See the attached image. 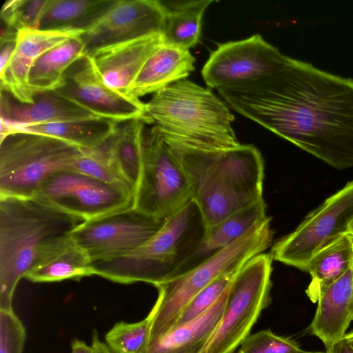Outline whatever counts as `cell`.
Instances as JSON below:
<instances>
[{
  "label": "cell",
  "instance_id": "1",
  "mask_svg": "<svg viewBox=\"0 0 353 353\" xmlns=\"http://www.w3.org/2000/svg\"><path fill=\"white\" fill-rule=\"evenodd\" d=\"M236 112L336 169L353 167V79L288 57L276 72L217 89Z\"/></svg>",
  "mask_w": 353,
  "mask_h": 353
},
{
  "label": "cell",
  "instance_id": "2",
  "mask_svg": "<svg viewBox=\"0 0 353 353\" xmlns=\"http://www.w3.org/2000/svg\"><path fill=\"white\" fill-rule=\"evenodd\" d=\"M168 145L189 180L207 227L263 199L264 163L255 146L205 150Z\"/></svg>",
  "mask_w": 353,
  "mask_h": 353
},
{
  "label": "cell",
  "instance_id": "3",
  "mask_svg": "<svg viewBox=\"0 0 353 353\" xmlns=\"http://www.w3.org/2000/svg\"><path fill=\"white\" fill-rule=\"evenodd\" d=\"M145 111L170 145L214 150L241 145L228 106L210 90L190 80L155 92L145 103Z\"/></svg>",
  "mask_w": 353,
  "mask_h": 353
},
{
  "label": "cell",
  "instance_id": "4",
  "mask_svg": "<svg viewBox=\"0 0 353 353\" xmlns=\"http://www.w3.org/2000/svg\"><path fill=\"white\" fill-rule=\"evenodd\" d=\"M82 222L35 199L0 198V310H12L15 288L41 253Z\"/></svg>",
  "mask_w": 353,
  "mask_h": 353
},
{
  "label": "cell",
  "instance_id": "5",
  "mask_svg": "<svg viewBox=\"0 0 353 353\" xmlns=\"http://www.w3.org/2000/svg\"><path fill=\"white\" fill-rule=\"evenodd\" d=\"M207 225L192 200L166 219L162 228L143 245L123 256L92 262L95 275L113 282H145L154 286L171 278L200 247Z\"/></svg>",
  "mask_w": 353,
  "mask_h": 353
},
{
  "label": "cell",
  "instance_id": "6",
  "mask_svg": "<svg viewBox=\"0 0 353 353\" xmlns=\"http://www.w3.org/2000/svg\"><path fill=\"white\" fill-rule=\"evenodd\" d=\"M270 221L267 217L203 263L155 285L158 297L146 316L150 328L148 343L172 330L184 307L212 281L236 272L252 257L265 251L272 242Z\"/></svg>",
  "mask_w": 353,
  "mask_h": 353
},
{
  "label": "cell",
  "instance_id": "7",
  "mask_svg": "<svg viewBox=\"0 0 353 353\" xmlns=\"http://www.w3.org/2000/svg\"><path fill=\"white\" fill-rule=\"evenodd\" d=\"M83 148L52 137L15 131L0 141V198L33 199L52 175L71 170Z\"/></svg>",
  "mask_w": 353,
  "mask_h": 353
},
{
  "label": "cell",
  "instance_id": "8",
  "mask_svg": "<svg viewBox=\"0 0 353 353\" xmlns=\"http://www.w3.org/2000/svg\"><path fill=\"white\" fill-rule=\"evenodd\" d=\"M271 253L250 259L236 273L221 319L202 353H234L271 301Z\"/></svg>",
  "mask_w": 353,
  "mask_h": 353
},
{
  "label": "cell",
  "instance_id": "9",
  "mask_svg": "<svg viewBox=\"0 0 353 353\" xmlns=\"http://www.w3.org/2000/svg\"><path fill=\"white\" fill-rule=\"evenodd\" d=\"M193 200L189 180L157 128L144 130L141 171L133 208L166 219Z\"/></svg>",
  "mask_w": 353,
  "mask_h": 353
},
{
  "label": "cell",
  "instance_id": "10",
  "mask_svg": "<svg viewBox=\"0 0 353 353\" xmlns=\"http://www.w3.org/2000/svg\"><path fill=\"white\" fill-rule=\"evenodd\" d=\"M353 221V180L310 212L299 225L274 243L273 260L306 272L310 259L349 232Z\"/></svg>",
  "mask_w": 353,
  "mask_h": 353
},
{
  "label": "cell",
  "instance_id": "11",
  "mask_svg": "<svg viewBox=\"0 0 353 353\" xmlns=\"http://www.w3.org/2000/svg\"><path fill=\"white\" fill-rule=\"evenodd\" d=\"M83 221L119 212L134 205L133 192L72 170L49 177L33 198Z\"/></svg>",
  "mask_w": 353,
  "mask_h": 353
},
{
  "label": "cell",
  "instance_id": "12",
  "mask_svg": "<svg viewBox=\"0 0 353 353\" xmlns=\"http://www.w3.org/2000/svg\"><path fill=\"white\" fill-rule=\"evenodd\" d=\"M166 219L148 216L133 208L79 223L70 234L92 262L110 260L139 248Z\"/></svg>",
  "mask_w": 353,
  "mask_h": 353
},
{
  "label": "cell",
  "instance_id": "13",
  "mask_svg": "<svg viewBox=\"0 0 353 353\" xmlns=\"http://www.w3.org/2000/svg\"><path fill=\"white\" fill-rule=\"evenodd\" d=\"M288 57L265 41L260 34L219 43L201 71L205 83L221 88L248 83L274 74Z\"/></svg>",
  "mask_w": 353,
  "mask_h": 353
},
{
  "label": "cell",
  "instance_id": "14",
  "mask_svg": "<svg viewBox=\"0 0 353 353\" xmlns=\"http://www.w3.org/2000/svg\"><path fill=\"white\" fill-rule=\"evenodd\" d=\"M54 91L101 118L118 123L134 119L153 123L145 113V103L113 90L103 83L87 54L67 69L62 85Z\"/></svg>",
  "mask_w": 353,
  "mask_h": 353
},
{
  "label": "cell",
  "instance_id": "15",
  "mask_svg": "<svg viewBox=\"0 0 353 353\" xmlns=\"http://www.w3.org/2000/svg\"><path fill=\"white\" fill-rule=\"evenodd\" d=\"M165 7L157 0H115L108 12L81 38L85 54L150 34L163 33Z\"/></svg>",
  "mask_w": 353,
  "mask_h": 353
},
{
  "label": "cell",
  "instance_id": "16",
  "mask_svg": "<svg viewBox=\"0 0 353 353\" xmlns=\"http://www.w3.org/2000/svg\"><path fill=\"white\" fill-rule=\"evenodd\" d=\"M163 43L162 33L153 34L102 48L88 56L103 83L128 97L144 63Z\"/></svg>",
  "mask_w": 353,
  "mask_h": 353
},
{
  "label": "cell",
  "instance_id": "17",
  "mask_svg": "<svg viewBox=\"0 0 353 353\" xmlns=\"http://www.w3.org/2000/svg\"><path fill=\"white\" fill-rule=\"evenodd\" d=\"M1 120L12 126L65 122L97 118L55 91L37 93L34 102L24 103L1 90Z\"/></svg>",
  "mask_w": 353,
  "mask_h": 353
},
{
  "label": "cell",
  "instance_id": "18",
  "mask_svg": "<svg viewBox=\"0 0 353 353\" xmlns=\"http://www.w3.org/2000/svg\"><path fill=\"white\" fill-rule=\"evenodd\" d=\"M309 331L326 350L344 338L353 320V268L321 292Z\"/></svg>",
  "mask_w": 353,
  "mask_h": 353
},
{
  "label": "cell",
  "instance_id": "19",
  "mask_svg": "<svg viewBox=\"0 0 353 353\" xmlns=\"http://www.w3.org/2000/svg\"><path fill=\"white\" fill-rule=\"evenodd\" d=\"M194 62L195 59L189 50L163 43L147 59L127 95L139 99L174 82L186 79L194 70Z\"/></svg>",
  "mask_w": 353,
  "mask_h": 353
},
{
  "label": "cell",
  "instance_id": "20",
  "mask_svg": "<svg viewBox=\"0 0 353 353\" xmlns=\"http://www.w3.org/2000/svg\"><path fill=\"white\" fill-rule=\"evenodd\" d=\"M92 275H95L92 262L68 235L46 248L24 278L34 283H47L79 281Z\"/></svg>",
  "mask_w": 353,
  "mask_h": 353
},
{
  "label": "cell",
  "instance_id": "21",
  "mask_svg": "<svg viewBox=\"0 0 353 353\" xmlns=\"http://www.w3.org/2000/svg\"><path fill=\"white\" fill-rule=\"evenodd\" d=\"M267 217L268 216L266 214V204L262 199L252 205L235 212L219 222L207 227L205 235L197 251L176 270L172 277L203 263L232 244L256 223L265 220Z\"/></svg>",
  "mask_w": 353,
  "mask_h": 353
},
{
  "label": "cell",
  "instance_id": "22",
  "mask_svg": "<svg viewBox=\"0 0 353 353\" xmlns=\"http://www.w3.org/2000/svg\"><path fill=\"white\" fill-rule=\"evenodd\" d=\"M230 287L205 312L148 343L143 353H202L221 319Z\"/></svg>",
  "mask_w": 353,
  "mask_h": 353
},
{
  "label": "cell",
  "instance_id": "23",
  "mask_svg": "<svg viewBox=\"0 0 353 353\" xmlns=\"http://www.w3.org/2000/svg\"><path fill=\"white\" fill-rule=\"evenodd\" d=\"M145 123L138 119L118 123L104 143L117 171L134 194L141 171Z\"/></svg>",
  "mask_w": 353,
  "mask_h": 353
},
{
  "label": "cell",
  "instance_id": "24",
  "mask_svg": "<svg viewBox=\"0 0 353 353\" xmlns=\"http://www.w3.org/2000/svg\"><path fill=\"white\" fill-rule=\"evenodd\" d=\"M115 0H46L38 28L86 31L112 7Z\"/></svg>",
  "mask_w": 353,
  "mask_h": 353
},
{
  "label": "cell",
  "instance_id": "25",
  "mask_svg": "<svg viewBox=\"0 0 353 353\" xmlns=\"http://www.w3.org/2000/svg\"><path fill=\"white\" fill-rule=\"evenodd\" d=\"M352 267L353 234L348 232L316 252L309 261L306 272L312 279L306 290L308 298L316 303L322 290Z\"/></svg>",
  "mask_w": 353,
  "mask_h": 353
},
{
  "label": "cell",
  "instance_id": "26",
  "mask_svg": "<svg viewBox=\"0 0 353 353\" xmlns=\"http://www.w3.org/2000/svg\"><path fill=\"white\" fill-rule=\"evenodd\" d=\"M118 122L97 117L65 122L12 126L15 131L57 138L83 149L102 145L114 132ZM12 132V133H13Z\"/></svg>",
  "mask_w": 353,
  "mask_h": 353
},
{
  "label": "cell",
  "instance_id": "27",
  "mask_svg": "<svg viewBox=\"0 0 353 353\" xmlns=\"http://www.w3.org/2000/svg\"><path fill=\"white\" fill-rule=\"evenodd\" d=\"M85 54L81 36L71 38L37 58L32 65L28 84L34 94L54 91L63 83L67 69Z\"/></svg>",
  "mask_w": 353,
  "mask_h": 353
},
{
  "label": "cell",
  "instance_id": "28",
  "mask_svg": "<svg viewBox=\"0 0 353 353\" xmlns=\"http://www.w3.org/2000/svg\"><path fill=\"white\" fill-rule=\"evenodd\" d=\"M213 0L180 1L164 4V43L189 50L197 44L204 12Z\"/></svg>",
  "mask_w": 353,
  "mask_h": 353
},
{
  "label": "cell",
  "instance_id": "29",
  "mask_svg": "<svg viewBox=\"0 0 353 353\" xmlns=\"http://www.w3.org/2000/svg\"><path fill=\"white\" fill-rule=\"evenodd\" d=\"M83 32L76 30L22 29L17 32L14 53L33 64L46 52L71 38L81 36Z\"/></svg>",
  "mask_w": 353,
  "mask_h": 353
},
{
  "label": "cell",
  "instance_id": "30",
  "mask_svg": "<svg viewBox=\"0 0 353 353\" xmlns=\"http://www.w3.org/2000/svg\"><path fill=\"white\" fill-rule=\"evenodd\" d=\"M147 318L136 322L116 323L106 333L105 343L113 353H143L149 340Z\"/></svg>",
  "mask_w": 353,
  "mask_h": 353
},
{
  "label": "cell",
  "instance_id": "31",
  "mask_svg": "<svg viewBox=\"0 0 353 353\" xmlns=\"http://www.w3.org/2000/svg\"><path fill=\"white\" fill-rule=\"evenodd\" d=\"M71 170L132 190L117 171L104 143L92 149L83 148L82 154L73 164Z\"/></svg>",
  "mask_w": 353,
  "mask_h": 353
},
{
  "label": "cell",
  "instance_id": "32",
  "mask_svg": "<svg viewBox=\"0 0 353 353\" xmlns=\"http://www.w3.org/2000/svg\"><path fill=\"white\" fill-rule=\"evenodd\" d=\"M46 0H9L1 10L4 28L15 32L37 29Z\"/></svg>",
  "mask_w": 353,
  "mask_h": 353
},
{
  "label": "cell",
  "instance_id": "33",
  "mask_svg": "<svg viewBox=\"0 0 353 353\" xmlns=\"http://www.w3.org/2000/svg\"><path fill=\"white\" fill-rule=\"evenodd\" d=\"M236 272L217 277L199 292L184 307L174 327L188 323L209 310L230 285Z\"/></svg>",
  "mask_w": 353,
  "mask_h": 353
},
{
  "label": "cell",
  "instance_id": "34",
  "mask_svg": "<svg viewBox=\"0 0 353 353\" xmlns=\"http://www.w3.org/2000/svg\"><path fill=\"white\" fill-rule=\"evenodd\" d=\"M298 343L270 330L250 334L241 345L239 353H301Z\"/></svg>",
  "mask_w": 353,
  "mask_h": 353
},
{
  "label": "cell",
  "instance_id": "35",
  "mask_svg": "<svg viewBox=\"0 0 353 353\" xmlns=\"http://www.w3.org/2000/svg\"><path fill=\"white\" fill-rule=\"evenodd\" d=\"M25 327L13 310H0V353H22Z\"/></svg>",
  "mask_w": 353,
  "mask_h": 353
},
{
  "label": "cell",
  "instance_id": "36",
  "mask_svg": "<svg viewBox=\"0 0 353 353\" xmlns=\"http://www.w3.org/2000/svg\"><path fill=\"white\" fill-rule=\"evenodd\" d=\"M94 353H113L105 343L102 342L96 330L92 333V344Z\"/></svg>",
  "mask_w": 353,
  "mask_h": 353
},
{
  "label": "cell",
  "instance_id": "37",
  "mask_svg": "<svg viewBox=\"0 0 353 353\" xmlns=\"http://www.w3.org/2000/svg\"><path fill=\"white\" fill-rule=\"evenodd\" d=\"M71 353H94V350L92 345H88L78 339H74L71 343Z\"/></svg>",
  "mask_w": 353,
  "mask_h": 353
},
{
  "label": "cell",
  "instance_id": "38",
  "mask_svg": "<svg viewBox=\"0 0 353 353\" xmlns=\"http://www.w3.org/2000/svg\"><path fill=\"white\" fill-rule=\"evenodd\" d=\"M327 353H353V349L343 338L326 350Z\"/></svg>",
  "mask_w": 353,
  "mask_h": 353
},
{
  "label": "cell",
  "instance_id": "39",
  "mask_svg": "<svg viewBox=\"0 0 353 353\" xmlns=\"http://www.w3.org/2000/svg\"><path fill=\"white\" fill-rule=\"evenodd\" d=\"M344 339L347 341L351 347L353 349V331L346 334Z\"/></svg>",
  "mask_w": 353,
  "mask_h": 353
},
{
  "label": "cell",
  "instance_id": "40",
  "mask_svg": "<svg viewBox=\"0 0 353 353\" xmlns=\"http://www.w3.org/2000/svg\"><path fill=\"white\" fill-rule=\"evenodd\" d=\"M349 232L353 234V221L350 223Z\"/></svg>",
  "mask_w": 353,
  "mask_h": 353
},
{
  "label": "cell",
  "instance_id": "41",
  "mask_svg": "<svg viewBox=\"0 0 353 353\" xmlns=\"http://www.w3.org/2000/svg\"><path fill=\"white\" fill-rule=\"evenodd\" d=\"M301 353H327V352H307V351H305L303 350L302 352Z\"/></svg>",
  "mask_w": 353,
  "mask_h": 353
},
{
  "label": "cell",
  "instance_id": "42",
  "mask_svg": "<svg viewBox=\"0 0 353 353\" xmlns=\"http://www.w3.org/2000/svg\"><path fill=\"white\" fill-rule=\"evenodd\" d=\"M352 268H353V267H352Z\"/></svg>",
  "mask_w": 353,
  "mask_h": 353
}]
</instances>
